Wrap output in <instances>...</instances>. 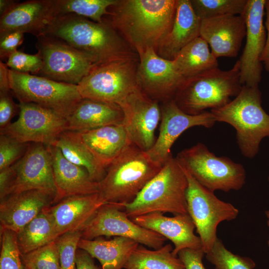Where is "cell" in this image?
Returning <instances> with one entry per match:
<instances>
[{"label":"cell","mask_w":269,"mask_h":269,"mask_svg":"<svg viewBox=\"0 0 269 269\" xmlns=\"http://www.w3.org/2000/svg\"><path fill=\"white\" fill-rule=\"evenodd\" d=\"M248 0H190L194 12L201 19L225 15H242Z\"/></svg>","instance_id":"836d02e7"},{"label":"cell","mask_w":269,"mask_h":269,"mask_svg":"<svg viewBox=\"0 0 269 269\" xmlns=\"http://www.w3.org/2000/svg\"><path fill=\"white\" fill-rule=\"evenodd\" d=\"M20 112L16 121L0 131L25 143L53 145L60 135L67 131V119L55 111L39 105L19 103Z\"/></svg>","instance_id":"4fadbf2b"},{"label":"cell","mask_w":269,"mask_h":269,"mask_svg":"<svg viewBox=\"0 0 269 269\" xmlns=\"http://www.w3.org/2000/svg\"><path fill=\"white\" fill-rule=\"evenodd\" d=\"M201 19L196 15L190 0H177L172 28L157 50L161 57L173 60L186 45L200 37Z\"/></svg>","instance_id":"d4e9b609"},{"label":"cell","mask_w":269,"mask_h":269,"mask_svg":"<svg viewBox=\"0 0 269 269\" xmlns=\"http://www.w3.org/2000/svg\"><path fill=\"white\" fill-rule=\"evenodd\" d=\"M184 170L188 180L186 194L188 214L193 221L206 254L218 238V225L223 221L235 220L239 211L231 203L219 199L214 192L201 185Z\"/></svg>","instance_id":"30bf717a"},{"label":"cell","mask_w":269,"mask_h":269,"mask_svg":"<svg viewBox=\"0 0 269 269\" xmlns=\"http://www.w3.org/2000/svg\"><path fill=\"white\" fill-rule=\"evenodd\" d=\"M205 255L202 249H185L180 251L177 256L183 263L185 269H206L202 261Z\"/></svg>","instance_id":"7bdbcfd3"},{"label":"cell","mask_w":269,"mask_h":269,"mask_svg":"<svg viewBox=\"0 0 269 269\" xmlns=\"http://www.w3.org/2000/svg\"><path fill=\"white\" fill-rule=\"evenodd\" d=\"M58 15L73 13L103 22L109 8L118 0H57Z\"/></svg>","instance_id":"d6a6232c"},{"label":"cell","mask_w":269,"mask_h":269,"mask_svg":"<svg viewBox=\"0 0 269 269\" xmlns=\"http://www.w3.org/2000/svg\"><path fill=\"white\" fill-rule=\"evenodd\" d=\"M6 64L11 70L36 75L42 68L43 61L38 52L29 54L17 50L9 57Z\"/></svg>","instance_id":"ab89813d"},{"label":"cell","mask_w":269,"mask_h":269,"mask_svg":"<svg viewBox=\"0 0 269 269\" xmlns=\"http://www.w3.org/2000/svg\"><path fill=\"white\" fill-rule=\"evenodd\" d=\"M9 78L11 90L19 103H34L67 119L82 99L76 85L10 69Z\"/></svg>","instance_id":"9c48e42d"},{"label":"cell","mask_w":269,"mask_h":269,"mask_svg":"<svg viewBox=\"0 0 269 269\" xmlns=\"http://www.w3.org/2000/svg\"><path fill=\"white\" fill-rule=\"evenodd\" d=\"M36 38L35 47L43 61L38 76L77 85L98 65L92 57L59 38L47 34Z\"/></svg>","instance_id":"8fae6325"},{"label":"cell","mask_w":269,"mask_h":269,"mask_svg":"<svg viewBox=\"0 0 269 269\" xmlns=\"http://www.w3.org/2000/svg\"><path fill=\"white\" fill-rule=\"evenodd\" d=\"M138 55L137 81L140 90L158 101L173 99L185 80L177 71L173 60L161 57L152 48Z\"/></svg>","instance_id":"ac0fdd59"},{"label":"cell","mask_w":269,"mask_h":269,"mask_svg":"<svg viewBox=\"0 0 269 269\" xmlns=\"http://www.w3.org/2000/svg\"><path fill=\"white\" fill-rule=\"evenodd\" d=\"M118 105L124 114L123 125L131 142L144 151L154 145L155 131L161 119L160 106L139 88Z\"/></svg>","instance_id":"9a60e30c"},{"label":"cell","mask_w":269,"mask_h":269,"mask_svg":"<svg viewBox=\"0 0 269 269\" xmlns=\"http://www.w3.org/2000/svg\"><path fill=\"white\" fill-rule=\"evenodd\" d=\"M0 269H23L17 242V234L10 230L0 229Z\"/></svg>","instance_id":"d590c367"},{"label":"cell","mask_w":269,"mask_h":269,"mask_svg":"<svg viewBox=\"0 0 269 269\" xmlns=\"http://www.w3.org/2000/svg\"><path fill=\"white\" fill-rule=\"evenodd\" d=\"M22 263H23V269H36L31 265H30V264L26 262L22 261Z\"/></svg>","instance_id":"c3c4849f"},{"label":"cell","mask_w":269,"mask_h":269,"mask_svg":"<svg viewBox=\"0 0 269 269\" xmlns=\"http://www.w3.org/2000/svg\"><path fill=\"white\" fill-rule=\"evenodd\" d=\"M59 38L101 64L134 56L118 31L104 18L100 23L69 13L58 15L43 34Z\"/></svg>","instance_id":"7a4b0ae2"},{"label":"cell","mask_w":269,"mask_h":269,"mask_svg":"<svg viewBox=\"0 0 269 269\" xmlns=\"http://www.w3.org/2000/svg\"><path fill=\"white\" fill-rule=\"evenodd\" d=\"M266 0H248L242 15L246 26V41L239 60L242 85L259 86L262 79V64L260 57L266 40L264 24Z\"/></svg>","instance_id":"e0dca14e"},{"label":"cell","mask_w":269,"mask_h":269,"mask_svg":"<svg viewBox=\"0 0 269 269\" xmlns=\"http://www.w3.org/2000/svg\"><path fill=\"white\" fill-rule=\"evenodd\" d=\"M175 158L198 183L212 192L239 190L246 182L243 165L229 157L217 156L201 142L182 150Z\"/></svg>","instance_id":"52a82bcc"},{"label":"cell","mask_w":269,"mask_h":269,"mask_svg":"<svg viewBox=\"0 0 269 269\" xmlns=\"http://www.w3.org/2000/svg\"><path fill=\"white\" fill-rule=\"evenodd\" d=\"M177 0H124L109 9L113 27L139 55L149 48L155 50L170 32Z\"/></svg>","instance_id":"6da1fadb"},{"label":"cell","mask_w":269,"mask_h":269,"mask_svg":"<svg viewBox=\"0 0 269 269\" xmlns=\"http://www.w3.org/2000/svg\"><path fill=\"white\" fill-rule=\"evenodd\" d=\"M134 56L97 65L77 85L82 98L118 104L139 87Z\"/></svg>","instance_id":"ba28073f"},{"label":"cell","mask_w":269,"mask_h":269,"mask_svg":"<svg viewBox=\"0 0 269 269\" xmlns=\"http://www.w3.org/2000/svg\"><path fill=\"white\" fill-rule=\"evenodd\" d=\"M162 166L131 143L110 165L99 182V193L106 203L124 205L134 200Z\"/></svg>","instance_id":"277c9868"},{"label":"cell","mask_w":269,"mask_h":269,"mask_svg":"<svg viewBox=\"0 0 269 269\" xmlns=\"http://www.w3.org/2000/svg\"><path fill=\"white\" fill-rule=\"evenodd\" d=\"M76 269H99L88 253L78 248L76 253Z\"/></svg>","instance_id":"f6af8a7d"},{"label":"cell","mask_w":269,"mask_h":269,"mask_svg":"<svg viewBox=\"0 0 269 269\" xmlns=\"http://www.w3.org/2000/svg\"><path fill=\"white\" fill-rule=\"evenodd\" d=\"M10 182L0 197L2 199L13 194L31 190L46 191L55 197L52 158L49 147L40 143H30L24 156L12 165Z\"/></svg>","instance_id":"5bb4252c"},{"label":"cell","mask_w":269,"mask_h":269,"mask_svg":"<svg viewBox=\"0 0 269 269\" xmlns=\"http://www.w3.org/2000/svg\"><path fill=\"white\" fill-rule=\"evenodd\" d=\"M48 146L56 190L52 205L69 197L99 193V182L92 179L86 169L68 160L55 146Z\"/></svg>","instance_id":"603a6c76"},{"label":"cell","mask_w":269,"mask_h":269,"mask_svg":"<svg viewBox=\"0 0 269 269\" xmlns=\"http://www.w3.org/2000/svg\"><path fill=\"white\" fill-rule=\"evenodd\" d=\"M265 10L266 13L265 22L266 40L263 53L260 57V61L264 64L266 70L269 72V0H266Z\"/></svg>","instance_id":"ee69618b"},{"label":"cell","mask_w":269,"mask_h":269,"mask_svg":"<svg viewBox=\"0 0 269 269\" xmlns=\"http://www.w3.org/2000/svg\"><path fill=\"white\" fill-rule=\"evenodd\" d=\"M30 143L0 134V170L13 165L20 159L26 153Z\"/></svg>","instance_id":"f35d334b"},{"label":"cell","mask_w":269,"mask_h":269,"mask_svg":"<svg viewBox=\"0 0 269 269\" xmlns=\"http://www.w3.org/2000/svg\"><path fill=\"white\" fill-rule=\"evenodd\" d=\"M246 35V26L241 15H225L201 21L200 37L216 58L235 57Z\"/></svg>","instance_id":"ffe728a7"},{"label":"cell","mask_w":269,"mask_h":269,"mask_svg":"<svg viewBox=\"0 0 269 269\" xmlns=\"http://www.w3.org/2000/svg\"><path fill=\"white\" fill-rule=\"evenodd\" d=\"M268 180L269 181V177L268 178ZM265 214L268 218L267 225L269 227V210L266 211Z\"/></svg>","instance_id":"681fc988"},{"label":"cell","mask_w":269,"mask_h":269,"mask_svg":"<svg viewBox=\"0 0 269 269\" xmlns=\"http://www.w3.org/2000/svg\"><path fill=\"white\" fill-rule=\"evenodd\" d=\"M24 33L19 31H12L0 35V61L8 59L9 57L16 51L18 47L23 41Z\"/></svg>","instance_id":"b9f144b4"},{"label":"cell","mask_w":269,"mask_h":269,"mask_svg":"<svg viewBox=\"0 0 269 269\" xmlns=\"http://www.w3.org/2000/svg\"><path fill=\"white\" fill-rule=\"evenodd\" d=\"M139 245L128 238L115 237L107 240L100 237L92 240L81 238L78 248L97 259L102 269H122Z\"/></svg>","instance_id":"83f0119b"},{"label":"cell","mask_w":269,"mask_h":269,"mask_svg":"<svg viewBox=\"0 0 269 269\" xmlns=\"http://www.w3.org/2000/svg\"><path fill=\"white\" fill-rule=\"evenodd\" d=\"M16 234L21 255L55 241L59 237L54 219L46 208Z\"/></svg>","instance_id":"4dcf8cb0"},{"label":"cell","mask_w":269,"mask_h":269,"mask_svg":"<svg viewBox=\"0 0 269 269\" xmlns=\"http://www.w3.org/2000/svg\"><path fill=\"white\" fill-rule=\"evenodd\" d=\"M58 16L57 0L17 2L0 16V35L19 31L38 37L45 33Z\"/></svg>","instance_id":"d6986e66"},{"label":"cell","mask_w":269,"mask_h":269,"mask_svg":"<svg viewBox=\"0 0 269 269\" xmlns=\"http://www.w3.org/2000/svg\"><path fill=\"white\" fill-rule=\"evenodd\" d=\"M173 61L177 71L184 80L218 68L217 58L211 53L208 43L201 37L181 50Z\"/></svg>","instance_id":"f1b7e54d"},{"label":"cell","mask_w":269,"mask_h":269,"mask_svg":"<svg viewBox=\"0 0 269 269\" xmlns=\"http://www.w3.org/2000/svg\"><path fill=\"white\" fill-rule=\"evenodd\" d=\"M17 2L13 0H0V16L9 10Z\"/></svg>","instance_id":"7dc6e473"},{"label":"cell","mask_w":269,"mask_h":269,"mask_svg":"<svg viewBox=\"0 0 269 269\" xmlns=\"http://www.w3.org/2000/svg\"><path fill=\"white\" fill-rule=\"evenodd\" d=\"M185 171L171 156L132 202L123 205L130 218L151 213L188 214Z\"/></svg>","instance_id":"5b68a950"},{"label":"cell","mask_w":269,"mask_h":269,"mask_svg":"<svg viewBox=\"0 0 269 269\" xmlns=\"http://www.w3.org/2000/svg\"><path fill=\"white\" fill-rule=\"evenodd\" d=\"M9 70L6 63L0 61V92L11 91Z\"/></svg>","instance_id":"bcb514c9"},{"label":"cell","mask_w":269,"mask_h":269,"mask_svg":"<svg viewBox=\"0 0 269 269\" xmlns=\"http://www.w3.org/2000/svg\"><path fill=\"white\" fill-rule=\"evenodd\" d=\"M71 162L86 169L94 180L100 182L107 170L96 159L76 132L66 131L53 145Z\"/></svg>","instance_id":"f546056e"},{"label":"cell","mask_w":269,"mask_h":269,"mask_svg":"<svg viewBox=\"0 0 269 269\" xmlns=\"http://www.w3.org/2000/svg\"><path fill=\"white\" fill-rule=\"evenodd\" d=\"M205 255L206 260L215 269H254L256 267V263L251 258L233 254L218 238Z\"/></svg>","instance_id":"e575fe53"},{"label":"cell","mask_w":269,"mask_h":269,"mask_svg":"<svg viewBox=\"0 0 269 269\" xmlns=\"http://www.w3.org/2000/svg\"><path fill=\"white\" fill-rule=\"evenodd\" d=\"M261 97L259 86L243 85L235 99L210 111L216 122L227 123L236 130L240 150L249 158L258 153L262 139L269 138V115L262 107Z\"/></svg>","instance_id":"3957f363"},{"label":"cell","mask_w":269,"mask_h":269,"mask_svg":"<svg viewBox=\"0 0 269 269\" xmlns=\"http://www.w3.org/2000/svg\"><path fill=\"white\" fill-rule=\"evenodd\" d=\"M170 244L150 250L142 245L133 252L126 263L125 269H185L180 259L172 254Z\"/></svg>","instance_id":"1f68e13d"},{"label":"cell","mask_w":269,"mask_h":269,"mask_svg":"<svg viewBox=\"0 0 269 269\" xmlns=\"http://www.w3.org/2000/svg\"><path fill=\"white\" fill-rule=\"evenodd\" d=\"M67 121V131L83 132L123 124L124 114L117 104L82 98Z\"/></svg>","instance_id":"4316f807"},{"label":"cell","mask_w":269,"mask_h":269,"mask_svg":"<svg viewBox=\"0 0 269 269\" xmlns=\"http://www.w3.org/2000/svg\"><path fill=\"white\" fill-rule=\"evenodd\" d=\"M134 223L154 231L174 244L172 254L177 256L185 249H202L200 238L195 235V225L188 214L169 217L159 212L151 213L130 218Z\"/></svg>","instance_id":"44dd1931"},{"label":"cell","mask_w":269,"mask_h":269,"mask_svg":"<svg viewBox=\"0 0 269 269\" xmlns=\"http://www.w3.org/2000/svg\"><path fill=\"white\" fill-rule=\"evenodd\" d=\"M122 237L138 244L158 249L167 240L162 235L134 223L122 205H103L82 231V238L92 240L98 237Z\"/></svg>","instance_id":"7c38bea8"},{"label":"cell","mask_w":269,"mask_h":269,"mask_svg":"<svg viewBox=\"0 0 269 269\" xmlns=\"http://www.w3.org/2000/svg\"><path fill=\"white\" fill-rule=\"evenodd\" d=\"M12 91L0 92V131L7 128L11 120L20 112L19 104L13 99Z\"/></svg>","instance_id":"60d3db41"},{"label":"cell","mask_w":269,"mask_h":269,"mask_svg":"<svg viewBox=\"0 0 269 269\" xmlns=\"http://www.w3.org/2000/svg\"><path fill=\"white\" fill-rule=\"evenodd\" d=\"M160 110L159 135L152 147L146 152L151 159L162 166L172 156L171 147L183 132L196 126L210 128L216 122L210 111L189 115L180 109L173 99L163 102Z\"/></svg>","instance_id":"2e32d148"},{"label":"cell","mask_w":269,"mask_h":269,"mask_svg":"<svg viewBox=\"0 0 269 269\" xmlns=\"http://www.w3.org/2000/svg\"><path fill=\"white\" fill-rule=\"evenodd\" d=\"M105 204L97 193L69 197L46 209L52 215L60 236L68 232L82 231Z\"/></svg>","instance_id":"cb8c5ba5"},{"label":"cell","mask_w":269,"mask_h":269,"mask_svg":"<svg viewBox=\"0 0 269 269\" xmlns=\"http://www.w3.org/2000/svg\"><path fill=\"white\" fill-rule=\"evenodd\" d=\"M242 87L238 60L229 70L217 68L185 79L173 100L186 114L199 115L207 109L224 106Z\"/></svg>","instance_id":"8992f818"},{"label":"cell","mask_w":269,"mask_h":269,"mask_svg":"<svg viewBox=\"0 0 269 269\" xmlns=\"http://www.w3.org/2000/svg\"><path fill=\"white\" fill-rule=\"evenodd\" d=\"M54 197L40 190H31L10 195L0 203V229L18 233L45 208L52 205Z\"/></svg>","instance_id":"7402d4cb"},{"label":"cell","mask_w":269,"mask_h":269,"mask_svg":"<svg viewBox=\"0 0 269 269\" xmlns=\"http://www.w3.org/2000/svg\"><path fill=\"white\" fill-rule=\"evenodd\" d=\"M23 261L36 269H61L59 255L55 241L30 253L21 255Z\"/></svg>","instance_id":"8d00e7d4"},{"label":"cell","mask_w":269,"mask_h":269,"mask_svg":"<svg viewBox=\"0 0 269 269\" xmlns=\"http://www.w3.org/2000/svg\"><path fill=\"white\" fill-rule=\"evenodd\" d=\"M76 132L96 159L106 170L132 143L123 124Z\"/></svg>","instance_id":"484cf974"},{"label":"cell","mask_w":269,"mask_h":269,"mask_svg":"<svg viewBox=\"0 0 269 269\" xmlns=\"http://www.w3.org/2000/svg\"><path fill=\"white\" fill-rule=\"evenodd\" d=\"M82 231L64 233L55 241L59 255L61 269H76V253Z\"/></svg>","instance_id":"74e56055"},{"label":"cell","mask_w":269,"mask_h":269,"mask_svg":"<svg viewBox=\"0 0 269 269\" xmlns=\"http://www.w3.org/2000/svg\"><path fill=\"white\" fill-rule=\"evenodd\" d=\"M268 246L269 247V238L268 241Z\"/></svg>","instance_id":"f907efd6"}]
</instances>
